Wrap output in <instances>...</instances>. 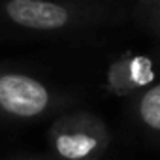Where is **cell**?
Wrapping results in <instances>:
<instances>
[{"mask_svg":"<svg viewBox=\"0 0 160 160\" xmlns=\"http://www.w3.org/2000/svg\"><path fill=\"white\" fill-rule=\"evenodd\" d=\"M154 81V64L145 55H122L106 70V89L119 98H132Z\"/></svg>","mask_w":160,"mask_h":160,"instance_id":"4","label":"cell"},{"mask_svg":"<svg viewBox=\"0 0 160 160\" xmlns=\"http://www.w3.org/2000/svg\"><path fill=\"white\" fill-rule=\"evenodd\" d=\"M113 19L111 8L92 0H0V30L72 36Z\"/></svg>","mask_w":160,"mask_h":160,"instance_id":"1","label":"cell"},{"mask_svg":"<svg viewBox=\"0 0 160 160\" xmlns=\"http://www.w3.org/2000/svg\"><path fill=\"white\" fill-rule=\"evenodd\" d=\"M4 160H57L51 154H30V152H19V154H12Z\"/></svg>","mask_w":160,"mask_h":160,"instance_id":"7","label":"cell"},{"mask_svg":"<svg viewBox=\"0 0 160 160\" xmlns=\"http://www.w3.org/2000/svg\"><path fill=\"white\" fill-rule=\"evenodd\" d=\"M92 2H100V0H92Z\"/></svg>","mask_w":160,"mask_h":160,"instance_id":"8","label":"cell"},{"mask_svg":"<svg viewBox=\"0 0 160 160\" xmlns=\"http://www.w3.org/2000/svg\"><path fill=\"white\" fill-rule=\"evenodd\" d=\"M132 109L138 124L147 134L160 138V81L134 94Z\"/></svg>","mask_w":160,"mask_h":160,"instance_id":"5","label":"cell"},{"mask_svg":"<svg viewBox=\"0 0 160 160\" xmlns=\"http://www.w3.org/2000/svg\"><path fill=\"white\" fill-rule=\"evenodd\" d=\"M49 154L57 160H100L111 145L108 124L89 111H66L47 130Z\"/></svg>","mask_w":160,"mask_h":160,"instance_id":"3","label":"cell"},{"mask_svg":"<svg viewBox=\"0 0 160 160\" xmlns=\"http://www.w3.org/2000/svg\"><path fill=\"white\" fill-rule=\"evenodd\" d=\"M73 100L30 72L0 64V117L32 122L70 108Z\"/></svg>","mask_w":160,"mask_h":160,"instance_id":"2","label":"cell"},{"mask_svg":"<svg viewBox=\"0 0 160 160\" xmlns=\"http://www.w3.org/2000/svg\"><path fill=\"white\" fill-rule=\"evenodd\" d=\"M138 21L154 36H160V0H138Z\"/></svg>","mask_w":160,"mask_h":160,"instance_id":"6","label":"cell"}]
</instances>
